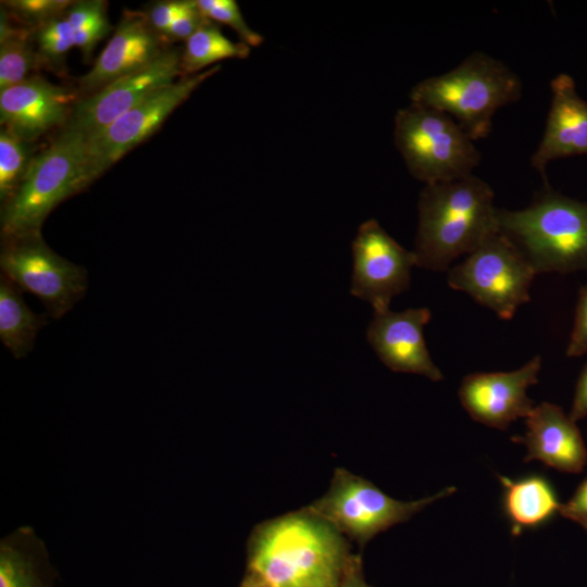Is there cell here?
Returning a JSON list of instances; mask_svg holds the SVG:
<instances>
[{
	"mask_svg": "<svg viewBox=\"0 0 587 587\" xmlns=\"http://www.w3.org/2000/svg\"><path fill=\"white\" fill-rule=\"evenodd\" d=\"M351 557L346 537L304 508L252 532L248 571L272 587H339Z\"/></svg>",
	"mask_w": 587,
	"mask_h": 587,
	"instance_id": "obj_1",
	"label": "cell"
},
{
	"mask_svg": "<svg viewBox=\"0 0 587 587\" xmlns=\"http://www.w3.org/2000/svg\"><path fill=\"white\" fill-rule=\"evenodd\" d=\"M491 187L475 175L424 185L417 202L416 266L448 271L498 229Z\"/></svg>",
	"mask_w": 587,
	"mask_h": 587,
	"instance_id": "obj_2",
	"label": "cell"
},
{
	"mask_svg": "<svg viewBox=\"0 0 587 587\" xmlns=\"http://www.w3.org/2000/svg\"><path fill=\"white\" fill-rule=\"evenodd\" d=\"M498 229L536 274L587 270V202L549 185L524 209H499Z\"/></svg>",
	"mask_w": 587,
	"mask_h": 587,
	"instance_id": "obj_3",
	"label": "cell"
},
{
	"mask_svg": "<svg viewBox=\"0 0 587 587\" xmlns=\"http://www.w3.org/2000/svg\"><path fill=\"white\" fill-rule=\"evenodd\" d=\"M521 97L519 76L482 51L471 53L449 72L423 79L410 92L411 103L448 114L474 141L488 136L500 108Z\"/></svg>",
	"mask_w": 587,
	"mask_h": 587,
	"instance_id": "obj_4",
	"label": "cell"
},
{
	"mask_svg": "<svg viewBox=\"0 0 587 587\" xmlns=\"http://www.w3.org/2000/svg\"><path fill=\"white\" fill-rule=\"evenodd\" d=\"M91 183L83 141L61 132L32 159L21 184L2 203V240L40 234L51 211Z\"/></svg>",
	"mask_w": 587,
	"mask_h": 587,
	"instance_id": "obj_5",
	"label": "cell"
},
{
	"mask_svg": "<svg viewBox=\"0 0 587 587\" xmlns=\"http://www.w3.org/2000/svg\"><path fill=\"white\" fill-rule=\"evenodd\" d=\"M394 139L408 171L424 185L470 176L480 161L474 140L451 116L420 104L398 110Z\"/></svg>",
	"mask_w": 587,
	"mask_h": 587,
	"instance_id": "obj_6",
	"label": "cell"
},
{
	"mask_svg": "<svg viewBox=\"0 0 587 587\" xmlns=\"http://www.w3.org/2000/svg\"><path fill=\"white\" fill-rule=\"evenodd\" d=\"M455 490V487L449 486L419 500L400 501L367 479L345 469H336L327 492L305 509L363 547L377 534L410 520Z\"/></svg>",
	"mask_w": 587,
	"mask_h": 587,
	"instance_id": "obj_7",
	"label": "cell"
},
{
	"mask_svg": "<svg viewBox=\"0 0 587 587\" xmlns=\"http://www.w3.org/2000/svg\"><path fill=\"white\" fill-rule=\"evenodd\" d=\"M536 273L499 230L455 266L448 270L450 288L463 291L502 320H511L530 300Z\"/></svg>",
	"mask_w": 587,
	"mask_h": 587,
	"instance_id": "obj_8",
	"label": "cell"
},
{
	"mask_svg": "<svg viewBox=\"0 0 587 587\" xmlns=\"http://www.w3.org/2000/svg\"><path fill=\"white\" fill-rule=\"evenodd\" d=\"M0 268L23 292L40 299L54 320L72 310L88 287L86 268L55 253L41 234L2 240Z\"/></svg>",
	"mask_w": 587,
	"mask_h": 587,
	"instance_id": "obj_9",
	"label": "cell"
},
{
	"mask_svg": "<svg viewBox=\"0 0 587 587\" xmlns=\"http://www.w3.org/2000/svg\"><path fill=\"white\" fill-rule=\"evenodd\" d=\"M220 70L217 64L155 90L104 130L83 142L90 180L153 135L179 104Z\"/></svg>",
	"mask_w": 587,
	"mask_h": 587,
	"instance_id": "obj_10",
	"label": "cell"
},
{
	"mask_svg": "<svg viewBox=\"0 0 587 587\" xmlns=\"http://www.w3.org/2000/svg\"><path fill=\"white\" fill-rule=\"evenodd\" d=\"M182 50L167 48L148 65L79 98L62 132L83 142L104 130L122 114L183 74Z\"/></svg>",
	"mask_w": 587,
	"mask_h": 587,
	"instance_id": "obj_11",
	"label": "cell"
},
{
	"mask_svg": "<svg viewBox=\"0 0 587 587\" xmlns=\"http://www.w3.org/2000/svg\"><path fill=\"white\" fill-rule=\"evenodd\" d=\"M351 249L350 294L374 311L389 309L392 298L410 287L411 270L416 266L413 250L398 243L374 218L359 226Z\"/></svg>",
	"mask_w": 587,
	"mask_h": 587,
	"instance_id": "obj_12",
	"label": "cell"
},
{
	"mask_svg": "<svg viewBox=\"0 0 587 587\" xmlns=\"http://www.w3.org/2000/svg\"><path fill=\"white\" fill-rule=\"evenodd\" d=\"M540 369L541 358L535 355L515 371L469 374L459 388L460 402L474 421L507 429L534 409L526 391L538 383Z\"/></svg>",
	"mask_w": 587,
	"mask_h": 587,
	"instance_id": "obj_13",
	"label": "cell"
},
{
	"mask_svg": "<svg viewBox=\"0 0 587 587\" xmlns=\"http://www.w3.org/2000/svg\"><path fill=\"white\" fill-rule=\"evenodd\" d=\"M430 317L427 308L374 311L366 330L367 341L391 371L440 382L444 375L432 360L424 339V327Z\"/></svg>",
	"mask_w": 587,
	"mask_h": 587,
	"instance_id": "obj_14",
	"label": "cell"
},
{
	"mask_svg": "<svg viewBox=\"0 0 587 587\" xmlns=\"http://www.w3.org/2000/svg\"><path fill=\"white\" fill-rule=\"evenodd\" d=\"M78 92L32 76L0 90V122L23 140L30 142L57 126L67 123Z\"/></svg>",
	"mask_w": 587,
	"mask_h": 587,
	"instance_id": "obj_15",
	"label": "cell"
},
{
	"mask_svg": "<svg viewBox=\"0 0 587 587\" xmlns=\"http://www.w3.org/2000/svg\"><path fill=\"white\" fill-rule=\"evenodd\" d=\"M164 39L149 24L146 13L125 12L91 70L78 79V92L89 96L133 73L162 54Z\"/></svg>",
	"mask_w": 587,
	"mask_h": 587,
	"instance_id": "obj_16",
	"label": "cell"
},
{
	"mask_svg": "<svg viewBox=\"0 0 587 587\" xmlns=\"http://www.w3.org/2000/svg\"><path fill=\"white\" fill-rule=\"evenodd\" d=\"M551 103L541 140L530 158L532 166L541 174L554 160L587 155V102L579 97L574 79L559 74L550 82Z\"/></svg>",
	"mask_w": 587,
	"mask_h": 587,
	"instance_id": "obj_17",
	"label": "cell"
},
{
	"mask_svg": "<svg viewBox=\"0 0 587 587\" xmlns=\"http://www.w3.org/2000/svg\"><path fill=\"white\" fill-rule=\"evenodd\" d=\"M525 461H540L564 473H580L587 464V448L576 422L550 402L534 407L526 417Z\"/></svg>",
	"mask_w": 587,
	"mask_h": 587,
	"instance_id": "obj_18",
	"label": "cell"
},
{
	"mask_svg": "<svg viewBox=\"0 0 587 587\" xmlns=\"http://www.w3.org/2000/svg\"><path fill=\"white\" fill-rule=\"evenodd\" d=\"M55 574L30 530H20L0 546V587H54Z\"/></svg>",
	"mask_w": 587,
	"mask_h": 587,
	"instance_id": "obj_19",
	"label": "cell"
},
{
	"mask_svg": "<svg viewBox=\"0 0 587 587\" xmlns=\"http://www.w3.org/2000/svg\"><path fill=\"white\" fill-rule=\"evenodd\" d=\"M22 294L18 287L1 275L0 339L16 359L26 357L33 350L37 334L48 323V315L34 313Z\"/></svg>",
	"mask_w": 587,
	"mask_h": 587,
	"instance_id": "obj_20",
	"label": "cell"
},
{
	"mask_svg": "<svg viewBox=\"0 0 587 587\" xmlns=\"http://www.w3.org/2000/svg\"><path fill=\"white\" fill-rule=\"evenodd\" d=\"M501 482L505 486V511L520 526L538 525L559 510L560 502L550 485L541 477L534 476L519 482L501 478Z\"/></svg>",
	"mask_w": 587,
	"mask_h": 587,
	"instance_id": "obj_21",
	"label": "cell"
},
{
	"mask_svg": "<svg viewBox=\"0 0 587 587\" xmlns=\"http://www.w3.org/2000/svg\"><path fill=\"white\" fill-rule=\"evenodd\" d=\"M250 47L242 41L228 39L218 26L209 21L195 32L186 41L180 55V68L184 76L193 75L210 65L227 59H246Z\"/></svg>",
	"mask_w": 587,
	"mask_h": 587,
	"instance_id": "obj_22",
	"label": "cell"
},
{
	"mask_svg": "<svg viewBox=\"0 0 587 587\" xmlns=\"http://www.w3.org/2000/svg\"><path fill=\"white\" fill-rule=\"evenodd\" d=\"M30 28L0 43V90L28 78V73L40 66L41 58L30 42Z\"/></svg>",
	"mask_w": 587,
	"mask_h": 587,
	"instance_id": "obj_23",
	"label": "cell"
},
{
	"mask_svg": "<svg viewBox=\"0 0 587 587\" xmlns=\"http://www.w3.org/2000/svg\"><path fill=\"white\" fill-rule=\"evenodd\" d=\"M27 141L2 127L0 132V199L5 202L25 176L33 158Z\"/></svg>",
	"mask_w": 587,
	"mask_h": 587,
	"instance_id": "obj_24",
	"label": "cell"
},
{
	"mask_svg": "<svg viewBox=\"0 0 587 587\" xmlns=\"http://www.w3.org/2000/svg\"><path fill=\"white\" fill-rule=\"evenodd\" d=\"M34 39L43 65L55 70L63 66L65 55L75 47L74 30L64 15L34 29Z\"/></svg>",
	"mask_w": 587,
	"mask_h": 587,
	"instance_id": "obj_25",
	"label": "cell"
},
{
	"mask_svg": "<svg viewBox=\"0 0 587 587\" xmlns=\"http://www.w3.org/2000/svg\"><path fill=\"white\" fill-rule=\"evenodd\" d=\"M198 10L212 22L227 25L234 29L241 41L251 47L260 46L264 38L254 32L243 18L234 0H196Z\"/></svg>",
	"mask_w": 587,
	"mask_h": 587,
	"instance_id": "obj_26",
	"label": "cell"
},
{
	"mask_svg": "<svg viewBox=\"0 0 587 587\" xmlns=\"http://www.w3.org/2000/svg\"><path fill=\"white\" fill-rule=\"evenodd\" d=\"M73 2L68 0H8L2 2V7L17 21L34 30L64 15Z\"/></svg>",
	"mask_w": 587,
	"mask_h": 587,
	"instance_id": "obj_27",
	"label": "cell"
},
{
	"mask_svg": "<svg viewBox=\"0 0 587 587\" xmlns=\"http://www.w3.org/2000/svg\"><path fill=\"white\" fill-rule=\"evenodd\" d=\"M74 32L108 20L107 2L101 0L74 1L64 13Z\"/></svg>",
	"mask_w": 587,
	"mask_h": 587,
	"instance_id": "obj_28",
	"label": "cell"
},
{
	"mask_svg": "<svg viewBox=\"0 0 587 587\" xmlns=\"http://www.w3.org/2000/svg\"><path fill=\"white\" fill-rule=\"evenodd\" d=\"M587 353V284L578 291L575 316L566 357L575 358Z\"/></svg>",
	"mask_w": 587,
	"mask_h": 587,
	"instance_id": "obj_29",
	"label": "cell"
},
{
	"mask_svg": "<svg viewBox=\"0 0 587 587\" xmlns=\"http://www.w3.org/2000/svg\"><path fill=\"white\" fill-rule=\"evenodd\" d=\"M193 4V0H167L153 3L146 12L151 27L160 35L185 11ZM162 37V36H161Z\"/></svg>",
	"mask_w": 587,
	"mask_h": 587,
	"instance_id": "obj_30",
	"label": "cell"
},
{
	"mask_svg": "<svg viewBox=\"0 0 587 587\" xmlns=\"http://www.w3.org/2000/svg\"><path fill=\"white\" fill-rule=\"evenodd\" d=\"M205 16L193 4L180 14L161 35L164 40H187L195 32L208 23Z\"/></svg>",
	"mask_w": 587,
	"mask_h": 587,
	"instance_id": "obj_31",
	"label": "cell"
},
{
	"mask_svg": "<svg viewBox=\"0 0 587 587\" xmlns=\"http://www.w3.org/2000/svg\"><path fill=\"white\" fill-rule=\"evenodd\" d=\"M110 30V22L109 20H104L92 26L74 32V45L79 49L85 62L91 59L95 47Z\"/></svg>",
	"mask_w": 587,
	"mask_h": 587,
	"instance_id": "obj_32",
	"label": "cell"
},
{
	"mask_svg": "<svg viewBox=\"0 0 587 587\" xmlns=\"http://www.w3.org/2000/svg\"><path fill=\"white\" fill-rule=\"evenodd\" d=\"M559 513L580 526L587 523V477L578 486L572 498L560 503Z\"/></svg>",
	"mask_w": 587,
	"mask_h": 587,
	"instance_id": "obj_33",
	"label": "cell"
},
{
	"mask_svg": "<svg viewBox=\"0 0 587 587\" xmlns=\"http://www.w3.org/2000/svg\"><path fill=\"white\" fill-rule=\"evenodd\" d=\"M569 415L574 422L587 417V364L578 376Z\"/></svg>",
	"mask_w": 587,
	"mask_h": 587,
	"instance_id": "obj_34",
	"label": "cell"
},
{
	"mask_svg": "<svg viewBox=\"0 0 587 587\" xmlns=\"http://www.w3.org/2000/svg\"><path fill=\"white\" fill-rule=\"evenodd\" d=\"M339 587H372L363 574L360 555L352 554Z\"/></svg>",
	"mask_w": 587,
	"mask_h": 587,
	"instance_id": "obj_35",
	"label": "cell"
},
{
	"mask_svg": "<svg viewBox=\"0 0 587 587\" xmlns=\"http://www.w3.org/2000/svg\"><path fill=\"white\" fill-rule=\"evenodd\" d=\"M240 587H272V586L259 575L248 571Z\"/></svg>",
	"mask_w": 587,
	"mask_h": 587,
	"instance_id": "obj_36",
	"label": "cell"
},
{
	"mask_svg": "<svg viewBox=\"0 0 587 587\" xmlns=\"http://www.w3.org/2000/svg\"><path fill=\"white\" fill-rule=\"evenodd\" d=\"M582 526H583V527L585 528V530L587 532V523L583 524Z\"/></svg>",
	"mask_w": 587,
	"mask_h": 587,
	"instance_id": "obj_37",
	"label": "cell"
}]
</instances>
